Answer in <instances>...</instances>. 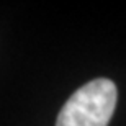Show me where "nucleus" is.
<instances>
[{
	"instance_id": "obj_1",
	"label": "nucleus",
	"mask_w": 126,
	"mask_h": 126,
	"mask_svg": "<svg viewBox=\"0 0 126 126\" xmlns=\"http://www.w3.org/2000/svg\"><path fill=\"white\" fill-rule=\"evenodd\" d=\"M118 100L110 79H95L70 95L57 115L56 126H108Z\"/></svg>"
}]
</instances>
